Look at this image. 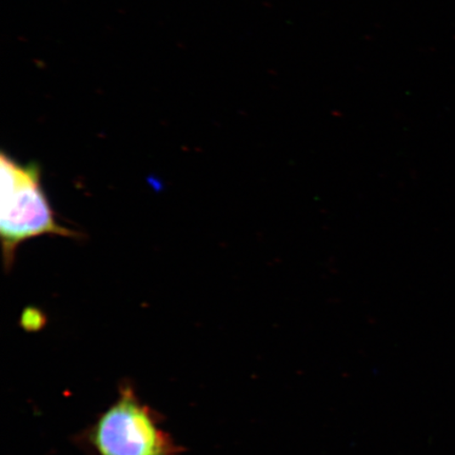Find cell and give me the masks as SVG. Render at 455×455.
Wrapping results in <instances>:
<instances>
[{"mask_svg": "<svg viewBox=\"0 0 455 455\" xmlns=\"http://www.w3.org/2000/svg\"><path fill=\"white\" fill-rule=\"evenodd\" d=\"M2 173V235L4 270L9 272L17 249L24 242L43 235L78 238L77 231L59 224L42 184V168L36 162L22 164L7 153L0 156Z\"/></svg>", "mask_w": 455, "mask_h": 455, "instance_id": "cell-1", "label": "cell"}, {"mask_svg": "<svg viewBox=\"0 0 455 455\" xmlns=\"http://www.w3.org/2000/svg\"><path fill=\"white\" fill-rule=\"evenodd\" d=\"M161 414L146 405L133 386L122 385L118 397L85 429L78 441L89 455H180L162 427Z\"/></svg>", "mask_w": 455, "mask_h": 455, "instance_id": "cell-2", "label": "cell"}]
</instances>
